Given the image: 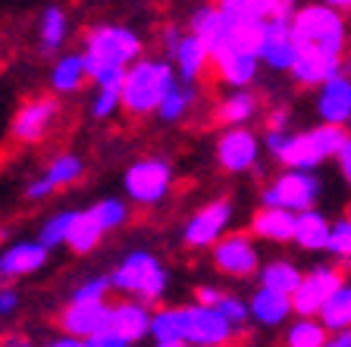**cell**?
Masks as SVG:
<instances>
[{
	"mask_svg": "<svg viewBox=\"0 0 351 347\" xmlns=\"http://www.w3.org/2000/svg\"><path fill=\"white\" fill-rule=\"evenodd\" d=\"M110 288H113L110 275H91V279H85L82 285L73 288V300H107Z\"/></svg>",
	"mask_w": 351,
	"mask_h": 347,
	"instance_id": "cell-39",
	"label": "cell"
},
{
	"mask_svg": "<svg viewBox=\"0 0 351 347\" xmlns=\"http://www.w3.org/2000/svg\"><path fill=\"white\" fill-rule=\"evenodd\" d=\"M261 159V138L251 129L229 125L217 141V163L226 172H248Z\"/></svg>",
	"mask_w": 351,
	"mask_h": 347,
	"instance_id": "cell-13",
	"label": "cell"
},
{
	"mask_svg": "<svg viewBox=\"0 0 351 347\" xmlns=\"http://www.w3.org/2000/svg\"><path fill=\"white\" fill-rule=\"evenodd\" d=\"M254 113H257V97L251 94L248 88H235L217 110L223 125H248L254 119Z\"/></svg>",
	"mask_w": 351,
	"mask_h": 347,
	"instance_id": "cell-31",
	"label": "cell"
},
{
	"mask_svg": "<svg viewBox=\"0 0 351 347\" xmlns=\"http://www.w3.org/2000/svg\"><path fill=\"white\" fill-rule=\"evenodd\" d=\"M85 79H88V69H85V53L82 51L63 53L51 69V88L57 94H73V91H79Z\"/></svg>",
	"mask_w": 351,
	"mask_h": 347,
	"instance_id": "cell-26",
	"label": "cell"
},
{
	"mask_svg": "<svg viewBox=\"0 0 351 347\" xmlns=\"http://www.w3.org/2000/svg\"><path fill=\"white\" fill-rule=\"evenodd\" d=\"M66 35H69V22H66L63 7H47L41 13V25H38V41H41L44 53H53L66 44Z\"/></svg>",
	"mask_w": 351,
	"mask_h": 347,
	"instance_id": "cell-32",
	"label": "cell"
},
{
	"mask_svg": "<svg viewBox=\"0 0 351 347\" xmlns=\"http://www.w3.org/2000/svg\"><path fill=\"white\" fill-rule=\"evenodd\" d=\"M179 81V73L169 60L138 57L125 69L123 79V110L132 116H157L163 97Z\"/></svg>",
	"mask_w": 351,
	"mask_h": 347,
	"instance_id": "cell-3",
	"label": "cell"
},
{
	"mask_svg": "<svg viewBox=\"0 0 351 347\" xmlns=\"http://www.w3.org/2000/svg\"><path fill=\"white\" fill-rule=\"evenodd\" d=\"M75 213L79 210H60V213H53L51 219H44L41 231H38V241L47 244L51 250L53 247H63L66 238H69V229H73V222H75Z\"/></svg>",
	"mask_w": 351,
	"mask_h": 347,
	"instance_id": "cell-35",
	"label": "cell"
},
{
	"mask_svg": "<svg viewBox=\"0 0 351 347\" xmlns=\"http://www.w3.org/2000/svg\"><path fill=\"white\" fill-rule=\"evenodd\" d=\"M336 163H339V172H342V179H345V185L351 188V135L345 138V144H342V151L336 153Z\"/></svg>",
	"mask_w": 351,
	"mask_h": 347,
	"instance_id": "cell-44",
	"label": "cell"
},
{
	"mask_svg": "<svg viewBox=\"0 0 351 347\" xmlns=\"http://www.w3.org/2000/svg\"><path fill=\"white\" fill-rule=\"evenodd\" d=\"M191 31L207 44L210 57L217 60L219 53L229 47V38H232V19L219 10V3H207V7H197L195 13H191Z\"/></svg>",
	"mask_w": 351,
	"mask_h": 347,
	"instance_id": "cell-19",
	"label": "cell"
},
{
	"mask_svg": "<svg viewBox=\"0 0 351 347\" xmlns=\"http://www.w3.org/2000/svg\"><path fill=\"white\" fill-rule=\"evenodd\" d=\"M348 129H351V125H348Z\"/></svg>",
	"mask_w": 351,
	"mask_h": 347,
	"instance_id": "cell-54",
	"label": "cell"
},
{
	"mask_svg": "<svg viewBox=\"0 0 351 347\" xmlns=\"http://www.w3.org/2000/svg\"><path fill=\"white\" fill-rule=\"evenodd\" d=\"M88 347H132V341L110 326V329H104V332L91 335V338H88Z\"/></svg>",
	"mask_w": 351,
	"mask_h": 347,
	"instance_id": "cell-41",
	"label": "cell"
},
{
	"mask_svg": "<svg viewBox=\"0 0 351 347\" xmlns=\"http://www.w3.org/2000/svg\"><path fill=\"white\" fill-rule=\"evenodd\" d=\"M301 279H304V272L289 260L263 263L261 272H257V282L267 285V288H273V291H282V294H295V288L301 285Z\"/></svg>",
	"mask_w": 351,
	"mask_h": 347,
	"instance_id": "cell-30",
	"label": "cell"
},
{
	"mask_svg": "<svg viewBox=\"0 0 351 347\" xmlns=\"http://www.w3.org/2000/svg\"><path fill=\"white\" fill-rule=\"evenodd\" d=\"M104 235H107V231H104L101 222L91 216V210H79L75 213L73 229H69V238H66V247L75 253H91L97 244H101Z\"/></svg>",
	"mask_w": 351,
	"mask_h": 347,
	"instance_id": "cell-28",
	"label": "cell"
},
{
	"mask_svg": "<svg viewBox=\"0 0 351 347\" xmlns=\"http://www.w3.org/2000/svg\"><path fill=\"white\" fill-rule=\"evenodd\" d=\"M345 73V60L339 53H326L320 47H301L292 63V79L304 88H320L332 75Z\"/></svg>",
	"mask_w": 351,
	"mask_h": 347,
	"instance_id": "cell-16",
	"label": "cell"
},
{
	"mask_svg": "<svg viewBox=\"0 0 351 347\" xmlns=\"http://www.w3.org/2000/svg\"><path fill=\"white\" fill-rule=\"evenodd\" d=\"M110 282L119 294H129L145 304H157L167 297L169 272L151 250H129L110 272Z\"/></svg>",
	"mask_w": 351,
	"mask_h": 347,
	"instance_id": "cell-5",
	"label": "cell"
},
{
	"mask_svg": "<svg viewBox=\"0 0 351 347\" xmlns=\"http://www.w3.org/2000/svg\"><path fill=\"white\" fill-rule=\"evenodd\" d=\"M239 329L217 307L189 304V307H160L154 313L151 338L154 341H189L191 347H226Z\"/></svg>",
	"mask_w": 351,
	"mask_h": 347,
	"instance_id": "cell-1",
	"label": "cell"
},
{
	"mask_svg": "<svg viewBox=\"0 0 351 347\" xmlns=\"http://www.w3.org/2000/svg\"><path fill=\"white\" fill-rule=\"evenodd\" d=\"M263 147H267V153H270L282 169H307V172H314L320 163H326V153H323L314 129L267 131V135H263Z\"/></svg>",
	"mask_w": 351,
	"mask_h": 347,
	"instance_id": "cell-7",
	"label": "cell"
},
{
	"mask_svg": "<svg viewBox=\"0 0 351 347\" xmlns=\"http://www.w3.org/2000/svg\"><path fill=\"white\" fill-rule=\"evenodd\" d=\"M320 179L307 169H285L279 172L270 185H263L261 191V203L263 207H285V210H307L320 201Z\"/></svg>",
	"mask_w": 351,
	"mask_h": 347,
	"instance_id": "cell-8",
	"label": "cell"
},
{
	"mask_svg": "<svg viewBox=\"0 0 351 347\" xmlns=\"http://www.w3.org/2000/svg\"><path fill=\"white\" fill-rule=\"evenodd\" d=\"M289 125H292V110L289 107H276L267 116V131H289Z\"/></svg>",
	"mask_w": 351,
	"mask_h": 347,
	"instance_id": "cell-43",
	"label": "cell"
},
{
	"mask_svg": "<svg viewBox=\"0 0 351 347\" xmlns=\"http://www.w3.org/2000/svg\"><path fill=\"white\" fill-rule=\"evenodd\" d=\"M123 110V81H104L95 85V97H91V116L95 119H110L113 113Z\"/></svg>",
	"mask_w": 351,
	"mask_h": 347,
	"instance_id": "cell-34",
	"label": "cell"
},
{
	"mask_svg": "<svg viewBox=\"0 0 351 347\" xmlns=\"http://www.w3.org/2000/svg\"><path fill=\"white\" fill-rule=\"evenodd\" d=\"M217 310L223 313V316L232 322L235 329L241 332V326L251 319V307H248V300H241V297H235V294H223L219 297V304H217Z\"/></svg>",
	"mask_w": 351,
	"mask_h": 347,
	"instance_id": "cell-40",
	"label": "cell"
},
{
	"mask_svg": "<svg viewBox=\"0 0 351 347\" xmlns=\"http://www.w3.org/2000/svg\"><path fill=\"white\" fill-rule=\"evenodd\" d=\"M229 222H232V203L229 201H210L201 210H195L189 216L182 229V241L189 247H213L223 235H226Z\"/></svg>",
	"mask_w": 351,
	"mask_h": 347,
	"instance_id": "cell-12",
	"label": "cell"
},
{
	"mask_svg": "<svg viewBox=\"0 0 351 347\" xmlns=\"http://www.w3.org/2000/svg\"><path fill=\"white\" fill-rule=\"evenodd\" d=\"M123 188L125 197L138 207H157L167 201L169 188H173V166L160 157L135 159L123 175Z\"/></svg>",
	"mask_w": 351,
	"mask_h": 347,
	"instance_id": "cell-6",
	"label": "cell"
},
{
	"mask_svg": "<svg viewBox=\"0 0 351 347\" xmlns=\"http://www.w3.org/2000/svg\"><path fill=\"white\" fill-rule=\"evenodd\" d=\"M179 29H163V47H167V57L176 51V44H179Z\"/></svg>",
	"mask_w": 351,
	"mask_h": 347,
	"instance_id": "cell-49",
	"label": "cell"
},
{
	"mask_svg": "<svg viewBox=\"0 0 351 347\" xmlns=\"http://www.w3.org/2000/svg\"><path fill=\"white\" fill-rule=\"evenodd\" d=\"M323 326L329 332H339V329H351V282L345 279V285L329 297V304L320 310Z\"/></svg>",
	"mask_w": 351,
	"mask_h": 347,
	"instance_id": "cell-33",
	"label": "cell"
},
{
	"mask_svg": "<svg viewBox=\"0 0 351 347\" xmlns=\"http://www.w3.org/2000/svg\"><path fill=\"white\" fill-rule=\"evenodd\" d=\"M47 257H51V247L41 241H13L0 250V279L10 282V279H25V275L41 272Z\"/></svg>",
	"mask_w": 351,
	"mask_h": 347,
	"instance_id": "cell-15",
	"label": "cell"
},
{
	"mask_svg": "<svg viewBox=\"0 0 351 347\" xmlns=\"http://www.w3.org/2000/svg\"><path fill=\"white\" fill-rule=\"evenodd\" d=\"M248 307H251V319L263 329H279L295 316L292 294L273 291V288H267V285H257V291L248 297Z\"/></svg>",
	"mask_w": 351,
	"mask_h": 347,
	"instance_id": "cell-20",
	"label": "cell"
},
{
	"mask_svg": "<svg viewBox=\"0 0 351 347\" xmlns=\"http://www.w3.org/2000/svg\"><path fill=\"white\" fill-rule=\"evenodd\" d=\"M169 60H173L176 73H179V79H182V81H197L201 75H204L207 66L213 63L210 51H207V44L201 41L195 31H189V35L179 38L176 51L169 53Z\"/></svg>",
	"mask_w": 351,
	"mask_h": 347,
	"instance_id": "cell-22",
	"label": "cell"
},
{
	"mask_svg": "<svg viewBox=\"0 0 351 347\" xmlns=\"http://www.w3.org/2000/svg\"><path fill=\"white\" fill-rule=\"evenodd\" d=\"M110 322H113V307L107 300H69V307L60 313V329L85 341L110 329Z\"/></svg>",
	"mask_w": 351,
	"mask_h": 347,
	"instance_id": "cell-14",
	"label": "cell"
},
{
	"mask_svg": "<svg viewBox=\"0 0 351 347\" xmlns=\"http://www.w3.org/2000/svg\"><path fill=\"white\" fill-rule=\"evenodd\" d=\"M292 31L298 47H320L326 53H339L342 57L348 47V22H345L342 10L329 7V3H301L292 13Z\"/></svg>",
	"mask_w": 351,
	"mask_h": 347,
	"instance_id": "cell-4",
	"label": "cell"
},
{
	"mask_svg": "<svg viewBox=\"0 0 351 347\" xmlns=\"http://www.w3.org/2000/svg\"><path fill=\"white\" fill-rule=\"evenodd\" d=\"M151 322H154V313L145 307V300H123V304L113 307V322L110 326L117 329L119 335L132 341V344H138L151 335Z\"/></svg>",
	"mask_w": 351,
	"mask_h": 347,
	"instance_id": "cell-24",
	"label": "cell"
},
{
	"mask_svg": "<svg viewBox=\"0 0 351 347\" xmlns=\"http://www.w3.org/2000/svg\"><path fill=\"white\" fill-rule=\"evenodd\" d=\"M326 253H332L336 260H348L351 263V216H342V219L332 222Z\"/></svg>",
	"mask_w": 351,
	"mask_h": 347,
	"instance_id": "cell-38",
	"label": "cell"
},
{
	"mask_svg": "<svg viewBox=\"0 0 351 347\" xmlns=\"http://www.w3.org/2000/svg\"><path fill=\"white\" fill-rule=\"evenodd\" d=\"M154 347H191V344H189V341L176 338V341H154Z\"/></svg>",
	"mask_w": 351,
	"mask_h": 347,
	"instance_id": "cell-50",
	"label": "cell"
},
{
	"mask_svg": "<svg viewBox=\"0 0 351 347\" xmlns=\"http://www.w3.org/2000/svg\"><path fill=\"white\" fill-rule=\"evenodd\" d=\"M329 231H332V222H329L317 207H307V210H301L298 219H295V244H298L301 250H326Z\"/></svg>",
	"mask_w": 351,
	"mask_h": 347,
	"instance_id": "cell-25",
	"label": "cell"
},
{
	"mask_svg": "<svg viewBox=\"0 0 351 347\" xmlns=\"http://www.w3.org/2000/svg\"><path fill=\"white\" fill-rule=\"evenodd\" d=\"M219 297H223V291L213 288V285H201V288L195 291V300L197 304H207V307H217Z\"/></svg>",
	"mask_w": 351,
	"mask_h": 347,
	"instance_id": "cell-46",
	"label": "cell"
},
{
	"mask_svg": "<svg viewBox=\"0 0 351 347\" xmlns=\"http://www.w3.org/2000/svg\"><path fill=\"white\" fill-rule=\"evenodd\" d=\"M323 347H351V329H339V332H332Z\"/></svg>",
	"mask_w": 351,
	"mask_h": 347,
	"instance_id": "cell-47",
	"label": "cell"
},
{
	"mask_svg": "<svg viewBox=\"0 0 351 347\" xmlns=\"http://www.w3.org/2000/svg\"><path fill=\"white\" fill-rule=\"evenodd\" d=\"M345 285V272L339 266H314L311 272H304L301 285L295 288L292 304H295V316H320V310L329 304V297L336 294Z\"/></svg>",
	"mask_w": 351,
	"mask_h": 347,
	"instance_id": "cell-9",
	"label": "cell"
},
{
	"mask_svg": "<svg viewBox=\"0 0 351 347\" xmlns=\"http://www.w3.org/2000/svg\"><path fill=\"white\" fill-rule=\"evenodd\" d=\"M213 266L232 279H251L261 272V250L254 244V235L229 231L213 244Z\"/></svg>",
	"mask_w": 351,
	"mask_h": 347,
	"instance_id": "cell-10",
	"label": "cell"
},
{
	"mask_svg": "<svg viewBox=\"0 0 351 347\" xmlns=\"http://www.w3.org/2000/svg\"><path fill=\"white\" fill-rule=\"evenodd\" d=\"M217 66V75L223 85L229 88H248L254 85L257 73H261V57L257 53H245V51H226L223 57L213 60Z\"/></svg>",
	"mask_w": 351,
	"mask_h": 347,
	"instance_id": "cell-23",
	"label": "cell"
},
{
	"mask_svg": "<svg viewBox=\"0 0 351 347\" xmlns=\"http://www.w3.org/2000/svg\"><path fill=\"white\" fill-rule=\"evenodd\" d=\"M317 116L320 123L351 125V75L339 73L317 88Z\"/></svg>",
	"mask_w": 351,
	"mask_h": 347,
	"instance_id": "cell-17",
	"label": "cell"
},
{
	"mask_svg": "<svg viewBox=\"0 0 351 347\" xmlns=\"http://www.w3.org/2000/svg\"><path fill=\"white\" fill-rule=\"evenodd\" d=\"M329 338V329L320 316H295L285 329V347H323Z\"/></svg>",
	"mask_w": 351,
	"mask_h": 347,
	"instance_id": "cell-27",
	"label": "cell"
},
{
	"mask_svg": "<svg viewBox=\"0 0 351 347\" xmlns=\"http://www.w3.org/2000/svg\"><path fill=\"white\" fill-rule=\"evenodd\" d=\"M348 216H351V213H348Z\"/></svg>",
	"mask_w": 351,
	"mask_h": 347,
	"instance_id": "cell-53",
	"label": "cell"
},
{
	"mask_svg": "<svg viewBox=\"0 0 351 347\" xmlns=\"http://www.w3.org/2000/svg\"><path fill=\"white\" fill-rule=\"evenodd\" d=\"M320 3H329V7H336V10H351V0H320Z\"/></svg>",
	"mask_w": 351,
	"mask_h": 347,
	"instance_id": "cell-51",
	"label": "cell"
},
{
	"mask_svg": "<svg viewBox=\"0 0 351 347\" xmlns=\"http://www.w3.org/2000/svg\"><path fill=\"white\" fill-rule=\"evenodd\" d=\"M85 172V163H82L79 153H60V157L51 159V166H47V179L57 185V188H66V185H73V181L82 179Z\"/></svg>",
	"mask_w": 351,
	"mask_h": 347,
	"instance_id": "cell-36",
	"label": "cell"
},
{
	"mask_svg": "<svg viewBox=\"0 0 351 347\" xmlns=\"http://www.w3.org/2000/svg\"><path fill=\"white\" fill-rule=\"evenodd\" d=\"M16 310H19V294L13 288H0V319L13 316Z\"/></svg>",
	"mask_w": 351,
	"mask_h": 347,
	"instance_id": "cell-45",
	"label": "cell"
},
{
	"mask_svg": "<svg viewBox=\"0 0 351 347\" xmlns=\"http://www.w3.org/2000/svg\"><path fill=\"white\" fill-rule=\"evenodd\" d=\"M197 103V91H195V81H176L173 91H169L167 97H163L160 110H157V116H160L163 123H182L185 116L191 113V107Z\"/></svg>",
	"mask_w": 351,
	"mask_h": 347,
	"instance_id": "cell-29",
	"label": "cell"
},
{
	"mask_svg": "<svg viewBox=\"0 0 351 347\" xmlns=\"http://www.w3.org/2000/svg\"><path fill=\"white\" fill-rule=\"evenodd\" d=\"M57 110L60 107L53 97H35V101H29L13 119V138L16 141H25V144L41 141L51 131L53 119H57Z\"/></svg>",
	"mask_w": 351,
	"mask_h": 347,
	"instance_id": "cell-18",
	"label": "cell"
},
{
	"mask_svg": "<svg viewBox=\"0 0 351 347\" xmlns=\"http://www.w3.org/2000/svg\"><path fill=\"white\" fill-rule=\"evenodd\" d=\"M298 41L292 31V16L273 13L263 22V41H261V63L273 73H292V63L298 57Z\"/></svg>",
	"mask_w": 351,
	"mask_h": 347,
	"instance_id": "cell-11",
	"label": "cell"
},
{
	"mask_svg": "<svg viewBox=\"0 0 351 347\" xmlns=\"http://www.w3.org/2000/svg\"><path fill=\"white\" fill-rule=\"evenodd\" d=\"M145 44L129 25H95L85 35V69L95 85L104 81H123L125 69L141 57Z\"/></svg>",
	"mask_w": 351,
	"mask_h": 347,
	"instance_id": "cell-2",
	"label": "cell"
},
{
	"mask_svg": "<svg viewBox=\"0 0 351 347\" xmlns=\"http://www.w3.org/2000/svg\"><path fill=\"white\" fill-rule=\"evenodd\" d=\"M88 210H91V216L101 222L104 231L123 229V225L129 222V203H123L119 197H104V201H97L95 207H88Z\"/></svg>",
	"mask_w": 351,
	"mask_h": 347,
	"instance_id": "cell-37",
	"label": "cell"
},
{
	"mask_svg": "<svg viewBox=\"0 0 351 347\" xmlns=\"http://www.w3.org/2000/svg\"><path fill=\"white\" fill-rule=\"evenodd\" d=\"M47 347H88V341H85V338H75V335H66V332H63V335H60V338H53Z\"/></svg>",
	"mask_w": 351,
	"mask_h": 347,
	"instance_id": "cell-48",
	"label": "cell"
},
{
	"mask_svg": "<svg viewBox=\"0 0 351 347\" xmlns=\"http://www.w3.org/2000/svg\"><path fill=\"white\" fill-rule=\"evenodd\" d=\"M345 73H348V75H351V57H348V60H345Z\"/></svg>",
	"mask_w": 351,
	"mask_h": 347,
	"instance_id": "cell-52",
	"label": "cell"
},
{
	"mask_svg": "<svg viewBox=\"0 0 351 347\" xmlns=\"http://www.w3.org/2000/svg\"><path fill=\"white\" fill-rule=\"evenodd\" d=\"M295 219L298 213L285 210V207H261L251 216V235L270 244H289L295 241Z\"/></svg>",
	"mask_w": 351,
	"mask_h": 347,
	"instance_id": "cell-21",
	"label": "cell"
},
{
	"mask_svg": "<svg viewBox=\"0 0 351 347\" xmlns=\"http://www.w3.org/2000/svg\"><path fill=\"white\" fill-rule=\"evenodd\" d=\"M53 191H57V185H53L47 175H38V179H32L29 185H25V197H29V201H44V197H51Z\"/></svg>",
	"mask_w": 351,
	"mask_h": 347,
	"instance_id": "cell-42",
	"label": "cell"
}]
</instances>
